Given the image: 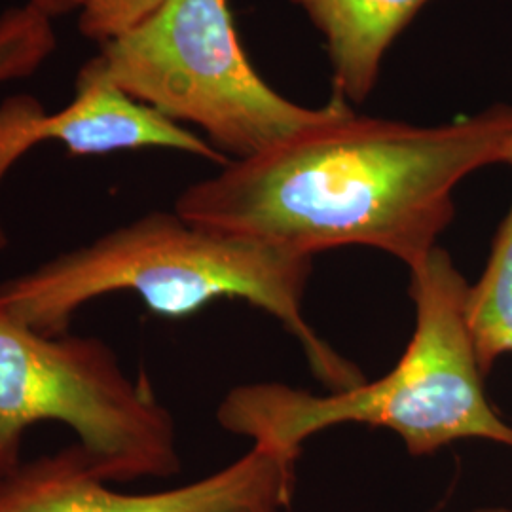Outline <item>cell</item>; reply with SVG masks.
Returning a JSON list of instances; mask_svg holds the SVG:
<instances>
[{"mask_svg": "<svg viewBox=\"0 0 512 512\" xmlns=\"http://www.w3.org/2000/svg\"><path fill=\"white\" fill-rule=\"evenodd\" d=\"M512 154V107L442 126L344 109L251 158L190 184L175 213L196 226L296 255L370 247L408 270L439 247L454 190Z\"/></svg>", "mask_w": 512, "mask_h": 512, "instance_id": "6da1fadb", "label": "cell"}, {"mask_svg": "<svg viewBox=\"0 0 512 512\" xmlns=\"http://www.w3.org/2000/svg\"><path fill=\"white\" fill-rule=\"evenodd\" d=\"M311 272V256L207 230L175 211H152L6 279L0 306L29 329L59 336L76 311L107 294H137L148 310L171 319L217 298H239L275 317L298 340L311 372L330 391H344L365 378L311 329L304 315Z\"/></svg>", "mask_w": 512, "mask_h": 512, "instance_id": "7a4b0ae2", "label": "cell"}, {"mask_svg": "<svg viewBox=\"0 0 512 512\" xmlns=\"http://www.w3.org/2000/svg\"><path fill=\"white\" fill-rule=\"evenodd\" d=\"M408 272L416 327L399 363L380 380L330 395L281 382L238 385L217 410L222 429L296 454L315 433L344 423L389 429L414 458L458 440H488L512 450V425L495 412L484 389L467 277L442 247Z\"/></svg>", "mask_w": 512, "mask_h": 512, "instance_id": "3957f363", "label": "cell"}, {"mask_svg": "<svg viewBox=\"0 0 512 512\" xmlns=\"http://www.w3.org/2000/svg\"><path fill=\"white\" fill-rule=\"evenodd\" d=\"M82 71L173 124L202 129L230 162L348 109L338 97L313 109L275 92L241 46L230 0H165L143 23L103 42Z\"/></svg>", "mask_w": 512, "mask_h": 512, "instance_id": "277c9868", "label": "cell"}, {"mask_svg": "<svg viewBox=\"0 0 512 512\" xmlns=\"http://www.w3.org/2000/svg\"><path fill=\"white\" fill-rule=\"evenodd\" d=\"M38 421L73 429L107 482L181 471L175 420L147 378L133 380L97 336H46L0 306V480L18 469L23 435Z\"/></svg>", "mask_w": 512, "mask_h": 512, "instance_id": "5b68a950", "label": "cell"}, {"mask_svg": "<svg viewBox=\"0 0 512 512\" xmlns=\"http://www.w3.org/2000/svg\"><path fill=\"white\" fill-rule=\"evenodd\" d=\"M300 454L253 444L247 454L190 484L152 494L112 490L76 442L21 461L0 480V512H287Z\"/></svg>", "mask_w": 512, "mask_h": 512, "instance_id": "8992f818", "label": "cell"}, {"mask_svg": "<svg viewBox=\"0 0 512 512\" xmlns=\"http://www.w3.org/2000/svg\"><path fill=\"white\" fill-rule=\"evenodd\" d=\"M74 99L57 112H48L33 95H12L0 103V184L29 148L63 143L71 156H105L139 148H167L230 164L194 131L131 99L109 82L80 69ZM0 222V251L8 247Z\"/></svg>", "mask_w": 512, "mask_h": 512, "instance_id": "52a82bcc", "label": "cell"}, {"mask_svg": "<svg viewBox=\"0 0 512 512\" xmlns=\"http://www.w3.org/2000/svg\"><path fill=\"white\" fill-rule=\"evenodd\" d=\"M325 38L334 97L363 103L387 50L431 0H291Z\"/></svg>", "mask_w": 512, "mask_h": 512, "instance_id": "ba28073f", "label": "cell"}, {"mask_svg": "<svg viewBox=\"0 0 512 512\" xmlns=\"http://www.w3.org/2000/svg\"><path fill=\"white\" fill-rule=\"evenodd\" d=\"M507 165L512 167V154ZM469 325L478 363L488 374L501 357L512 355V202L495 234L486 268L471 285Z\"/></svg>", "mask_w": 512, "mask_h": 512, "instance_id": "9c48e42d", "label": "cell"}, {"mask_svg": "<svg viewBox=\"0 0 512 512\" xmlns=\"http://www.w3.org/2000/svg\"><path fill=\"white\" fill-rule=\"evenodd\" d=\"M55 44L52 18L29 2L0 14V86L35 73Z\"/></svg>", "mask_w": 512, "mask_h": 512, "instance_id": "30bf717a", "label": "cell"}, {"mask_svg": "<svg viewBox=\"0 0 512 512\" xmlns=\"http://www.w3.org/2000/svg\"><path fill=\"white\" fill-rule=\"evenodd\" d=\"M165 0H86L78 12V27L86 38L103 44L150 18Z\"/></svg>", "mask_w": 512, "mask_h": 512, "instance_id": "8fae6325", "label": "cell"}, {"mask_svg": "<svg viewBox=\"0 0 512 512\" xmlns=\"http://www.w3.org/2000/svg\"><path fill=\"white\" fill-rule=\"evenodd\" d=\"M33 4L42 14L48 18H57V16H67L71 12H80L86 0H27Z\"/></svg>", "mask_w": 512, "mask_h": 512, "instance_id": "7c38bea8", "label": "cell"}, {"mask_svg": "<svg viewBox=\"0 0 512 512\" xmlns=\"http://www.w3.org/2000/svg\"><path fill=\"white\" fill-rule=\"evenodd\" d=\"M471 512H512V509H507V507H482V509Z\"/></svg>", "mask_w": 512, "mask_h": 512, "instance_id": "4fadbf2b", "label": "cell"}]
</instances>
